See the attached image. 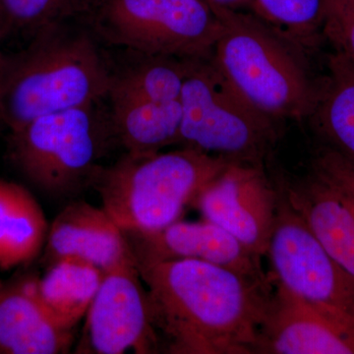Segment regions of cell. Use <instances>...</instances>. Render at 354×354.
Returning <instances> with one entry per match:
<instances>
[{
    "label": "cell",
    "mask_w": 354,
    "mask_h": 354,
    "mask_svg": "<svg viewBox=\"0 0 354 354\" xmlns=\"http://www.w3.org/2000/svg\"><path fill=\"white\" fill-rule=\"evenodd\" d=\"M162 353L255 354L272 278L258 281L199 260L138 269Z\"/></svg>",
    "instance_id": "1"
},
{
    "label": "cell",
    "mask_w": 354,
    "mask_h": 354,
    "mask_svg": "<svg viewBox=\"0 0 354 354\" xmlns=\"http://www.w3.org/2000/svg\"><path fill=\"white\" fill-rule=\"evenodd\" d=\"M111 74L92 35L64 23L44 28L7 57L0 122L12 132L46 114L97 104L108 97Z\"/></svg>",
    "instance_id": "2"
},
{
    "label": "cell",
    "mask_w": 354,
    "mask_h": 354,
    "mask_svg": "<svg viewBox=\"0 0 354 354\" xmlns=\"http://www.w3.org/2000/svg\"><path fill=\"white\" fill-rule=\"evenodd\" d=\"M209 7L221 23L211 60L227 82L274 120L309 118L319 83L310 76L306 53L252 12Z\"/></svg>",
    "instance_id": "3"
},
{
    "label": "cell",
    "mask_w": 354,
    "mask_h": 354,
    "mask_svg": "<svg viewBox=\"0 0 354 354\" xmlns=\"http://www.w3.org/2000/svg\"><path fill=\"white\" fill-rule=\"evenodd\" d=\"M230 162L186 147L169 153H127L115 164L100 165L91 187L123 232H156L180 220Z\"/></svg>",
    "instance_id": "4"
},
{
    "label": "cell",
    "mask_w": 354,
    "mask_h": 354,
    "mask_svg": "<svg viewBox=\"0 0 354 354\" xmlns=\"http://www.w3.org/2000/svg\"><path fill=\"white\" fill-rule=\"evenodd\" d=\"M113 141L109 115L93 104L46 114L10 132L8 153L28 183L62 199L92 186Z\"/></svg>",
    "instance_id": "5"
},
{
    "label": "cell",
    "mask_w": 354,
    "mask_h": 354,
    "mask_svg": "<svg viewBox=\"0 0 354 354\" xmlns=\"http://www.w3.org/2000/svg\"><path fill=\"white\" fill-rule=\"evenodd\" d=\"M178 144L232 162L264 164L283 122L261 113L208 59L195 60L180 95Z\"/></svg>",
    "instance_id": "6"
},
{
    "label": "cell",
    "mask_w": 354,
    "mask_h": 354,
    "mask_svg": "<svg viewBox=\"0 0 354 354\" xmlns=\"http://www.w3.org/2000/svg\"><path fill=\"white\" fill-rule=\"evenodd\" d=\"M90 12L100 38L138 55L208 59L221 32L202 0H97Z\"/></svg>",
    "instance_id": "7"
},
{
    "label": "cell",
    "mask_w": 354,
    "mask_h": 354,
    "mask_svg": "<svg viewBox=\"0 0 354 354\" xmlns=\"http://www.w3.org/2000/svg\"><path fill=\"white\" fill-rule=\"evenodd\" d=\"M279 193L267 252L272 278L317 308L354 319V279L330 257L279 189Z\"/></svg>",
    "instance_id": "8"
},
{
    "label": "cell",
    "mask_w": 354,
    "mask_h": 354,
    "mask_svg": "<svg viewBox=\"0 0 354 354\" xmlns=\"http://www.w3.org/2000/svg\"><path fill=\"white\" fill-rule=\"evenodd\" d=\"M278 186L264 165L230 162L209 181L193 208L235 237L258 257L267 256L278 212Z\"/></svg>",
    "instance_id": "9"
},
{
    "label": "cell",
    "mask_w": 354,
    "mask_h": 354,
    "mask_svg": "<svg viewBox=\"0 0 354 354\" xmlns=\"http://www.w3.org/2000/svg\"><path fill=\"white\" fill-rule=\"evenodd\" d=\"M85 318L75 353H162L136 266L104 272Z\"/></svg>",
    "instance_id": "10"
},
{
    "label": "cell",
    "mask_w": 354,
    "mask_h": 354,
    "mask_svg": "<svg viewBox=\"0 0 354 354\" xmlns=\"http://www.w3.org/2000/svg\"><path fill=\"white\" fill-rule=\"evenodd\" d=\"M272 283L255 354H354L353 318L323 311Z\"/></svg>",
    "instance_id": "11"
},
{
    "label": "cell",
    "mask_w": 354,
    "mask_h": 354,
    "mask_svg": "<svg viewBox=\"0 0 354 354\" xmlns=\"http://www.w3.org/2000/svg\"><path fill=\"white\" fill-rule=\"evenodd\" d=\"M137 269L176 260H199L258 279L269 281L262 258L225 230L206 220L174 221L151 232H124Z\"/></svg>",
    "instance_id": "12"
},
{
    "label": "cell",
    "mask_w": 354,
    "mask_h": 354,
    "mask_svg": "<svg viewBox=\"0 0 354 354\" xmlns=\"http://www.w3.org/2000/svg\"><path fill=\"white\" fill-rule=\"evenodd\" d=\"M44 256L48 267L68 257L91 263L104 272L136 266L124 232L102 207L82 200L70 202L53 220Z\"/></svg>",
    "instance_id": "13"
},
{
    "label": "cell",
    "mask_w": 354,
    "mask_h": 354,
    "mask_svg": "<svg viewBox=\"0 0 354 354\" xmlns=\"http://www.w3.org/2000/svg\"><path fill=\"white\" fill-rule=\"evenodd\" d=\"M277 185L330 257L354 279V203L314 171Z\"/></svg>",
    "instance_id": "14"
},
{
    "label": "cell",
    "mask_w": 354,
    "mask_h": 354,
    "mask_svg": "<svg viewBox=\"0 0 354 354\" xmlns=\"http://www.w3.org/2000/svg\"><path fill=\"white\" fill-rule=\"evenodd\" d=\"M74 334L58 327L44 311L34 278L0 281V354L68 353Z\"/></svg>",
    "instance_id": "15"
},
{
    "label": "cell",
    "mask_w": 354,
    "mask_h": 354,
    "mask_svg": "<svg viewBox=\"0 0 354 354\" xmlns=\"http://www.w3.org/2000/svg\"><path fill=\"white\" fill-rule=\"evenodd\" d=\"M48 227L34 195L21 184L0 178V270L9 271L38 257Z\"/></svg>",
    "instance_id": "16"
},
{
    "label": "cell",
    "mask_w": 354,
    "mask_h": 354,
    "mask_svg": "<svg viewBox=\"0 0 354 354\" xmlns=\"http://www.w3.org/2000/svg\"><path fill=\"white\" fill-rule=\"evenodd\" d=\"M104 276V272L91 263L62 258L48 266L43 278H34L35 293L58 327L74 330L85 318Z\"/></svg>",
    "instance_id": "17"
},
{
    "label": "cell",
    "mask_w": 354,
    "mask_h": 354,
    "mask_svg": "<svg viewBox=\"0 0 354 354\" xmlns=\"http://www.w3.org/2000/svg\"><path fill=\"white\" fill-rule=\"evenodd\" d=\"M114 140L127 153H153L177 145L183 121L180 100L174 102L111 101Z\"/></svg>",
    "instance_id": "18"
},
{
    "label": "cell",
    "mask_w": 354,
    "mask_h": 354,
    "mask_svg": "<svg viewBox=\"0 0 354 354\" xmlns=\"http://www.w3.org/2000/svg\"><path fill=\"white\" fill-rule=\"evenodd\" d=\"M328 67L309 118L327 147L354 164V66L334 53Z\"/></svg>",
    "instance_id": "19"
},
{
    "label": "cell",
    "mask_w": 354,
    "mask_h": 354,
    "mask_svg": "<svg viewBox=\"0 0 354 354\" xmlns=\"http://www.w3.org/2000/svg\"><path fill=\"white\" fill-rule=\"evenodd\" d=\"M142 55V59L120 73L111 74V101L174 102L180 100L184 81L195 60Z\"/></svg>",
    "instance_id": "20"
},
{
    "label": "cell",
    "mask_w": 354,
    "mask_h": 354,
    "mask_svg": "<svg viewBox=\"0 0 354 354\" xmlns=\"http://www.w3.org/2000/svg\"><path fill=\"white\" fill-rule=\"evenodd\" d=\"M251 12L305 53L324 38V0H252Z\"/></svg>",
    "instance_id": "21"
},
{
    "label": "cell",
    "mask_w": 354,
    "mask_h": 354,
    "mask_svg": "<svg viewBox=\"0 0 354 354\" xmlns=\"http://www.w3.org/2000/svg\"><path fill=\"white\" fill-rule=\"evenodd\" d=\"M97 0H1L7 26L39 32L90 12Z\"/></svg>",
    "instance_id": "22"
},
{
    "label": "cell",
    "mask_w": 354,
    "mask_h": 354,
    "mask_svg": "<svg viewBox=\"0 0 354 354\" xmlns=\"http://www.w3.org/2000/svg\"><path fill=\"white\" fill-rule=\"evenodd\" d=\"M323 37L354 66V0H324Z\"/></svg>",
    "instance_id": "23"
},
{
    "label": "cell",
    "mask_w": 354,
    "mask_h": 354,
    "mask_svg": "<svg viewBox=\"0 0 354 354\" xmlns=\"http://www.w3.org/2000/svg\"><path fill=\"white\" fill-rule=\"evenodd\" d=\"M312 171L342 191L354 203V164L329 147L321 149Z\"/></svg>",
    "instance_id": "24"
},
{
    "label": "cell",
    "mask_w": 354,
    "mask_h": 354,
    "mask_svg": "<svg viewBox=\"0 0 354 354\" xmlns=\"http://www.w3.org/2000/svg\"><path fill=\"white\" fill-rule=\"evenodd\" d=\"M209 6H221L234 10L252 11V0H202Z\"/></svg>",
    "instance_id": "25"
},
{
    "label": "cell",
    "mask_w": 354,
    "mask_h": 354,
    "mask_svg": "<svg viewBox=\"0 0 354 354\" xmlns=\"http://www.w3.org/2000/svg\"><path fill=\"white\" fill-rule=\"evenodd\" d=\"M6 31V23H4L3 9H2L1 0H0V35H3Z\"/></svg>",
    "instance_id": "26"
},
{
    "label": "cell",
    "mask_w": 354,
    "mask_h": 354,
    "mask_svg": "<svg viewBox=\"0 0 354 354\" xmlns=\"http://www.w3.org/2000/svg\"><path fill=\"white\" fill-rule=\"evenodd\" d=\"M0 37H1V35H0ZM6 62L7 57L0 50V78H1L2 73H3L4 68H6Z\"/></svg>",
    "instance_id": "27"
}]
</instances>
